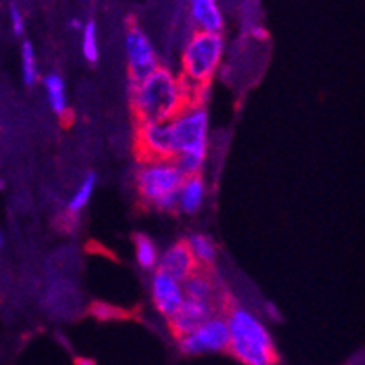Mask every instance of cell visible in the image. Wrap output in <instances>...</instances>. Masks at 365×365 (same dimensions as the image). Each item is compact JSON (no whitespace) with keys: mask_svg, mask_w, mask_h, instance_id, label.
<instances>
[{"mask_svg":"<svg viewBox=\"0 0 365 365\" xmlns=\"http://www.w3.org/2000/svg\"><path fill=\"white\" fill-rule=\"evenodd\" d=\"M131 106L138 124L169 122L187 108V93L180 76L158 66L144 81L131 86Z\"/></svg>","mask_w":365,"mask_h":365,"instance_id":"obj_1","label":"cell"},{"mask_svg":"<svg viewBox=\"0 0 365 365\" xmlns=\"http://www.w3.org/2000/svg\"><path fill=\"white\" fill-rule=\"evenodd\" d=\"M175 158L173 164L182 177L200 175L207 158L209 117L204 106H187L169 120Z\"/></svg>","mask_w":365,"mask_h":365,"instance_id":"obj_2","label":"cell"},{"mask_svg":"<svg viewBox=\"0 0 365 365\" xmlns=\"http://www.w3.org/2000/svg\"><path fill=\"white\" fill-rule=\"evenodd\" d=\"M227 322V351L244 365H274L278 353L264 322L240 305H231L224 314Z\"/></svg>","mask_w":365,"mask_h":365,"instance_id":"obj_3","label":"cell"},{"mask_svg":"<svg viewBox=\"0 0 365 365\" xmlns=\"http://www.w3.org/2000/svg\"><path fill=\"white\" fill-rule=\"evenodd\" d=\"M225 42L222 35L197 33L182 53V81L191 86H209L224 58Z\"/></svg>","mask_w":365,"mask_h":365,"instance_id":"obj_4","label":"cell"},{"mask_svg":"<svg viewBox=\"0 0 365 365\" xmlns=\"http://www.w3.org/2000/svg\"><path fill=\"white\" fill-rule=\"evenodd\" d=\"M184 177L175 164L168 160L140 162L137 173V189L144 202L160 211H177V195Z\"/></svg>","mask_w":365,"mask_h":365,"instance_id":"obj_5","label":"cell"},{"mask_svg":"<svg viewBox=\"0 0 365 365\" xmlns=\"http://www.w3.org/2000/svg\"><path fill=\"white\" fill-rule=\"evenodd\" d=\"M229 331L227 322L224 314H215L207 322L195 329L193 333L178 338V349L187 356H198V354H211L227 351Z\"/></svg>","mask_w":365,"mask_h":365,"instance_id":"obj_6","label":"cell"},{"mask_svg":"<svg viewBox=\"0 0 365 365\" xmlns=\"http://www.w3.org/2000/svg\"><path fill=\"white\" fill-rule=\"evenodd\" d=\"M125 56H128V73L131 86L144 81L158 68V56L151 41L138 26H131L125 35Z\"/></svg>","mask_w":365,"mask_h":365,"instance_id":"obj_7","label":"cell"},{"mask_svg":"<svg viewBox=\"0 0 365 365\" xmlns=\"http://www.w3.org/2000/svg\"><path fill=\"white\" fill-rule=\"evenodd\" d=\"M137 151L140 162H173L171 128L169 122H145L137 128Z\"/></svg>","mask_w":365,"mask_h":365,"instance_id":"obj_8","label":"cell"},{"mask_svg":"<svg viewBox=\"0 0 365 365\" xmlns=\"http://www.w3.org/2000/svg\"><path fill=\"white\" fill-rule=\"evenodd\" d=\"M151 298L158 313L171 320L185 300L184 287L175 278L155 271L151 278Z\"/></svg>","mask_w":365,"mask_h":365,"instance_id":"obj_9","label":"cell"},{"mask_svg":"<svg viewBox=\"0 0 365 365\" xmlns=\"http://www.w3.org/2000/svg\"><path fill=\"white\" fill-rule=\"evenodd\" d=\"M217 313V305L209 304V302H197L187 300L185 298L178 313L169 320V327H171L173 334L177 338L185 336V334L193 333L198 329L204 322L209 318H213Z\"/></svg>","mask_w":365,"mask_h":365,"instance_id":"obj_10","label":"cell"},{"mask_svg":"<svg viewBox=\"0 0 365 365\" xmlns=\"http://www.w3.org/2000/svg\"><path fill=\"white\" fill-rule=\"evenodd\" d=\"M197 264H195L193 257L189 253L187 245L184 242H177L171 247H168L164 253L158 258L157 271L168 274V277L175 278L177 282L184 284L191 274L197 273Z\"/></svg>","mask_w":365,"mask_h":365,"instance_id":"obj_11","label":"cell"},{"mask_svg":"<svg viewBox=\"0 0 365 365\" xmlns=\"http://www.w3.org/2000/svg\"><path fill=\"white\" fill-rule=\"evenodd\" d=\"M189 16L197 33H215L222 35L225 28V19L220 6L215 0H191Z\"/></svg>","mask_w":365,"mask_h":365,"instance_id":"obj_12","label":"cell"},{"mask_svg":"<svg viewBox=\"0 0 365 365\" xmlns=\"http://www.w3.org/2000/svg\"><path fill=\"white\" fill-rule=\"evenodd\" d=\"M205 200V182L202 175L185 177L177 195V211L184 215H197Z\"/></svg>","mask_w":365,"mask_h":365,"instance_id":"obj_13","label":"cell"},{"mask_svg":"<svg viewBox=\"0 0 365 365\" xmlns=\"http://www.w3.org/2000/svg\"><path fill=\"white\" fill-rule=\"evenodd\" d=\"M182 287H184V297L187 298V300L209 302V304H215V302H217V298H215V294H217L215 282L204 269H197V273L191 274V277L182 284Z\"/></svg>","mask_w":365,"mask_h":365,"instance_id":"obj_14","label":"cell"},{"mask_svg":"<svg viewBox=\"0 0 365 365\" xmlns=\"http://www.w3.org/2000/svg\"><path fill=\"white\" fill-rule=\"evenodd\" d=\"M185 245H187L189 253L193 257L195 264H197L198 269H211V265L217 262L218 251L217 245H215L213 238H209L207 235L195 233L185 240Z\"/></svg>","mask_w":365,"mask_h":365,"instance_id":"obj_15","label":"cell"},{"mask_svg":"<svg viewBox=\"0 0 365 365\" xmlns=\"http://www.w3.org/2000/svg\"><path fill=\"white\" fill-rule=\"evenodd\" d=\"M46 97L51 111L58 117L68 113V95H66V82L58 73H49L44 78Z\"/></svg>","mask_w":365,"mask_h":365,"instance_id":"obj_16","label":"cell"},{"mask_svg":"<svg viewBox=\"0 0 365 365\" xmlns=\"http://www.w3.org/2000/svg\"><path fill=\"white\" fill-rule=\"evenodd\" d=\"M135 258L142 269L149 271V269H157L160 253L151 238H148L145 235H137L135 237Z\"/></svg>","mask_w":365,"mask_h":365,"instance_id":"obj_17","label":"cell"},{"mask_svg":"<svg viewBox=\"0 0 365 365\" xmlns=\"http://www.w3.org/2000/svg\"><path fill=\"white\" fill-rule=\"evenodd\" d=\"M97 180L98 178L95 173H88V175H86L84 180L81 182V185H78L75 193H73V197L69 198V204H68L69 213L71 215L81 213L82 209L89 204L93 193H95V187H97Z\"/></svg>","mask_w":365,"mask_h":365,"instance_id":"obj_18","label":"cell"},{"mask_svg":"<svg viewBox=\"0 0 365 365\" xmlns=\"http://www.w3.org/2000/svg\"><path fill=\"white\" fill-rule=\"evenodd\" d=\"M82 55H84V58L89 64H97L98 56H101L97 22L93 21V19L84 22V28H82Z\"/></svg>","mask_w":365,"mask_h":365,"instance_id":"obj_19","label":"cell"},{"mask_svg":"<svg viewBox=\"0 0 365 365\" xmlns=\"http://www.w3.org/2000/svg\"><path fill=\"white\" fill-rule=\"evenodd\" d=\"M21 68H22V81L28 88H31L38 81V64H36L35 48L29 41H24L21 46Z\"/></svg>","mask_w":365,"mask_h":365,"instance_id":"obj_20","label":"cell"},{"mask_svg":"<svg viewBox=\"0 0 365 365\" xmlns=\"http://www.w3.org/2000/svg\"><path fill=\"white\" fill-rule=\"evenodd\" d=\"M9 24H11V31L16 36H22L26 31V16L22 9L16 4L9 6Z\"/></svg>","mask_w":365,"mask_h":365,"instance_id":"obj_21","label":"cell"},{"mask_svg":"<svg viewBox=\"0 0 365 365\" xmlns=\"http://www.w3.org/2000/svg\"><path fill=\"white\" fill-rule=\"evenodd\" d=\"M249 35L253 36L255 41H265V38L269 36V33H267V29L264 28V26L251 24V26H249Z\"/></svg>","mask_w":365,"mask_h":365,"instance_id":"obj_22","label":"cell"},{"mask_svg":"<svg viewBox=\"0 0 365 365\" xmlns=\"http://www.w3.org/2000/svg\"><path fill=\"white\" fill-rule=\"evenodd\" d=\"M69 28H71L73 31H82V28H84V22H82L81 19H71V21H69Z\"/></svg>","mask_w":365,"mask_h":365,"instance_id":"obj_23","label":"cell"},{"mask_svg":"<svg viewBox=\"0 0 365 365\" xmlns=\"http://www.w3.org/2000/svg\"><path fill=\"white\" fill-rule=\"evenodd\" d=\"M2 249H4V235L0 233V253H2Z\"/></svg>","mask_w":365,"mask_h":365,"instance_id":"obj_24","label":"cell"},{"mask_svg":"<svg viewBox=\"0 0 365 365\" xmlns=\"http://www.w3.org/2000/svg\"><path fill=\"white\" fill-rule=\"evenodd\" d=\"M78 365H95V364H93L91 360H81L78 361Z\"/></svg>","mask_w":365,"mask_h":365,"instance_id":"obj_25","label":"cell"},{"mask_svg":"<svg viewBox=\"0 0 365 365\" xmlns=\"http://www.w3.org/2000/svg\"><path fill=\"white\" fill-rule=\"evenodd\" d=\"M0 189H4V180H0Z\"/></svg>","mask_w":365,"mask_h":365,"instance_id":"obj_26","label":"cell"}]
</instances>
